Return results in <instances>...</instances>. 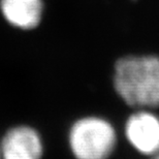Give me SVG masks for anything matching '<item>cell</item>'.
<instances>
[{
    "label": "cell",
    "instance_id": "cell-6",
    "mask_svg": "<svg viewBox=\"0 0 159 159\" xmlns=\"http://www.w3.org/2000/svg\"><path fill=\"white\" fill-rule=\"evenodd\" d=\"M152 159H159V151L155 155H153V156H152Z\"/></svg>",
    "mask_w": 159,
    "mask_h": 159
},
{
    "label": "cell",
    "instance_id": "cell-1",
    "mask_svg": "<svg viewBox=\"0 0 159 159\" xmlns=\"http://www.w3.org/2000/svg\"><path fill=\"white\" fill-rule=\"evenodd\" d=\"M114 86L129 106L143 109L159 107V57L120 58L115 64Z\"/></svg>",
    "mask_w": 159,
    "mask_h": 159
},
{
    "label": "cell",
    "instance_id": "cell-7",
    "mask_svg": "<svg viewBox=\"0 0 159 159\" xmlns=\"http://www.w3.org/2000/svg\"><path fill=\"white\" fill-rule=\"evenodd\" d=\"M0 159H1V152H0Z\"/></svg>",
    "mask_w": 159,
    "mask_h": 159
},
{
    "label": "cell",
    "instance_id": "cell-4",
    "mask_svg": "<svg viewBox=\"0 0 159 159\" xmlns=\"http://www.w3.org/2000/svg\"><path fill=\"white\" fill-rule=\"evenodd\" d=\"M125 134L139 153L153 156L159 151V118L148 111H139L129 117Z\"/></svg>",
    "mask_w": 159,
    "mask_h": 159
},
{
    "label": "cell",
    "instance_id": "cell-2",
    "mask_svg": "<svg viewBox=\"0 0 159 159\" xmlns=\"http://www.w3.org/2000/svg\"><path fill=\"white\" fill-rule=\"evenodd\" d=\"M68 141L77 159H107L115 149L116 132L107 120L86 117L71 126Z\"/></svg>",
    "mask_w": 159,
    "mask_h": 159
},
{
    "label": "cell",
    "instance_id": "cell-3",
    "mask_svg": "<svg viewBox=\"0 0 159 159\" xmlns=\"http://www.w3.org/2000/svg\"><path fill=\"white\" fill-rule=\"evenodd\" d=\"M1 159H41L43 144L39 133L27 125L12 127L0 143Z\"/></svg>",
    "mask_w": 159,
    "mask_h": 159
},
{
    "label": "cell",
    "instance_id": "cell-5",
    "mask_svg": "<svg viewBox=\"0 0 159 159\" xmlns=\"http://www.w3.org/2000/svg\"><path fill=\"white\" fill-rule=\"evenodd\" d=\"M43 0H0V15L9 26L31 31L41 24L44 16Z\"/></svg>",
    "mask_w": 159,
    "mask_h": 159
}]
</instances>
